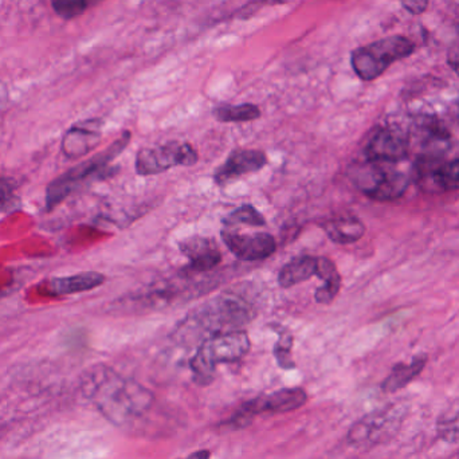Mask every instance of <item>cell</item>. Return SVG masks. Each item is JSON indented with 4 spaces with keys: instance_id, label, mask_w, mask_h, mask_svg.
Returning <instances> with one entry per match:
<instances>
[{
    "instance_id": "obj_1",
    "label": "cell",
    "mask_w": 459,
    "mask_h": 459,
    "mask_svg": "<svg viewBox=\"0 0 459 459\" xmlns=\"http://www.w3.org/2000/svg\"><path fill=\"white\" fill-rule=\"evenodd\" d=\"M86 396L115 425L143 417L153 403L150 390L107 367L93 369L83 383Z\"/></svg>"
},
{
    "instance_id": "obj_2",
    "label": "cell",
    "mask_w": 459,
    "mask_h": 459,
    "mask_svg": "<svg viewBox=\"0 0 459 459\" xmlns=\"http://www.w3.org/2000/svg\"><path fill=\"white\" fill-rule=\"evenodd\" d=\"M254 317L255 310L253 305L243 297L221 294L194 309L178 328V337L185 342H204L217 334L240 331Z\"/></svg>"
},
{
    "instance_id": "obj_3",
    "label": "cell",
    "mask_w": 459,
    "mask_h": 459,
    "mask_svg": "<svg viewBox=\"0 0 459 459\" xmlns=\"http://www.w3.org/2000/svg\"><path fill=\"white\" fill-rule=\"evenodd\" d=\"M251 342L245 331L228 332L209 337L199 345L198 352L190 361L194 380L207 385L214 380L218 364L235 363L245 358Z\"/></svg>"
},
{
    "instance_id": "obj_4",
    "label": "cell",
    "mask_w": 459,
    "mask_h": 459,
    "mask_svg": "<svg viewBox=\"0 0 459 459\" xmlns=\"http://www.w3.org/2000/svg\"><path fill=\"white\" fill-rule=\"evenodd\" d=\"M414 51V43L401 35L385 38L356 48L352 53L353 70L363 81H374L391 65L406 58Z\"/></svg>"
},
{
    "instance_id": "obj_5",
    "label": "cell",
    "mask_w": 459,
    "mask_h": 459,
    "mask_svg": "<svg viewBox=\"0 0 459 459\" xmlns=\"http://www.w3.org/2000/svg\"><path fill=\"white\" fill-rule=\"evenodd\" d=\"M350 175L353 185L375 201H395L409 188V177L394 169V164L366 160L353 166Z\"/></svg>"
},
{
    "instance_id": "obj_6",
    "label": "cell",
    "mask_w": 459,
    "mask_h": 459,
    "mask_svg": "<svg viewBox=\"0 0 459 459\" xmlns=\"http://www.w3.org/2000/svg\"><path fill=\"white\" fill-rule=\"evenodd\" d=\"M129 142H131V134L124 132L120 139L116 140L107 150L53 180L46 190V209L53 210L54 207L58 206L83 180L89 179L91 175L101 171L110 161L115 160L128 147Z\"/></svg>"
},
{
    "instance_id": "obj_7",
    "label": "cell",
    "mask_w": 459,
    "mask_h": 459,
    "mask_svg": "<svg viewBox=\"0 0 459 459\" xmlns=\"http://www.w3.org/2000/svg\"><path fill=\"white\" fill-rule=\"evenodd\" d=\"M407 406L393 403L369 412L359 420L348 433V442L355 447H372L393 438L403 425Z\"/></svg>"
},
{
    "instance_id": "obj_8",
    "label": "cell",
    "mask_w": 459,
    "mask_h": 459,
    "mask_svg": "<svg viewBox=\"0 0 459 459\" xmlns=\"http://www.w3.org/2000/svg\"><path fill=\"white\" fill-rule=\"evenodd\" d=\"M307 396L302 388H283V390L275 391L270 395L258 396L251 399L239 407L228 422L223 425L237 430V429L245 428L250 425L254 418L261 414H281V412L294 411L304 406Z\"/></svg>"
},
{
    "instance_id": "obj_9",
    "label": "cell",
    "mask_w": 459,
    "mask_h": 459,
    "mask_svg": "<svg viewBox=\"0 0 459 459\" xmlns=\"http://www.w3.org/2000/svg\"><path fill=\"white\" fill-rule=\"evenodd\" d=\"M198 152L188 143L171 142L156 147H145L137 152L136 172L142 177L163 174L177 166L193 167Z\"/></svg>"
},
{
    "instance_id": "obj_10",
    "label": "cell",
    "mask_w": 459,
    "mask_h": 459,
    "mask_svg": "<svg viewBox=\"0 0 459 459\" xmlns=\"http://www.w3.org/2000/svg\"><path fill=\"white\" fill-rule=\"evenodd\" d=\"M410 137L399 126L377 129L366 147V159L375 163L395 164L409 155Z\"/></svg>"
},
{
    "instance_id": "obj_11",
    "label": "cell",
    "mask_w": 459,
    "mask_h": 459,
    "mask_svg": "<svg viewBox=\"0 0 459 459\" xmlns=\"http://www.w3.org/2000/svg\"><path fill=\"white\" fill-rule=\"evenodd\" d=\"M222 239L230 251L240 261L255 262L269 258L277 250V242L267 232L239 234L230 229L223 230Z\"/></svg>"
},
{
    "instance_id": "obj_12",
    "label": "cell",
    "mask_w": 459,
    "mask_h": 459,
    "mask_svg": "<svg viewBox=\"0 0 459 459\" xmlns=\"http://www.w3.org/2000/svg\"><path fill=\"white\" fill-rule=\"evenodd\" d=\"M266 164L267 156L264 151L239 148L232 151L228 160L217 169L214 175L215 183L221 187H225L238 178L261 171Z\"/></svg>"
},
{
    "instance_id": "obj_13",
    "label": "cell",
    "mask_w": 459,
    "mask_h": 459,
    "mask_svg": "<svg viewBox=\"0 0 459 459\" xmlns=\"http://www.w3.org/2000/svg\"><path fill=\"white\" fill-rule=\"evenodd\" d=\"M179 248L190 261V272H210L222 261V254L212 238L190 237L179 243Z\"/></svg>"
},
{
    "instance_id": "obj_14",
    "label": "cell",
    "mask_w": 459,
    "mask_h": 459,
    "mask_svg": "<svg viewBox=\"0 0 459 459\" xmlns=\"http://www.w3.org/2000/svg\"><path fill=\"white\" fill-rule=\"evenodd\" d=\"M104 282L105 275L101 273L85 272L67 277L51 278L46 289L51 296H70L93 290Z\"/></svg>"
},
{
    "instance_id": "obj_15",
    "label": "cell",
    "mask_w": 459,
    "mask_h": 459,
    "mask_svg": "<svg viewBox=\"0 0 459 459\" xmlns=\"http://www.w3.org/2000/svg\"><path fill=\"white\" fill-rule=\"evenodd\" d=\"M99 121H86L73 126L62 143V150L69 158L88 153L100 137Z\"/></svg>"
},
{
    "instance_id": "obj_16",
    "label": "cell",
    "mask_w": 459,
    "mask_h": 459,
    "mask_svg": "<svg viewBox=\"0 0 459 459\" xmlns=\"http://www.w3.org/2000/svg\"><path fill=\"white\" fill-rule=\"evenodd\" d=\"M428 364L426 356H415L412 360L399 363L394 367L385 382L382 383V391L385 394L398 393L414 382Z\"/></svg>"
},
{
    "instance_id": "obj_17",
    "label": "cell",
    "mask_w": 459,
    "mask_h": 459,
    "mask_svg": "<svg viewBox=\"0 0 459 459\" xmlns=\"http://www.w3.org/2000/svg\"><path fill=\"white\" fill-rule=\"evenodd\" d=\"M318 256L299 255L291 259L281 269L278 283L281 288H291L317 275Z\"/></svg>"
},
{
    "instance_id": "obj_18",
    "label": "cell",
    "mask_w": 459,
    "mask_h": 459,
    "mask_svg": "<svg viewBox=\"0 0 459 459\" xmlns=\"http://www.w3.org/2000/svg\"><path fill=\"white\" fill-rule=\"evenodd\" d=\"M329 239L339 245L358 242L366 234V226L355 217H340L328 220L321 225Z\"/></svg>"
},
{
    "instance_id": "obj_19",
    "label": "cell",
    "mask_w": 459,
    "mask_h": 459,
    "mask_svg": "<svg viewBox=\"0 0 459 459\" xmlns=\"http://www.w3.org/2000/svg\"><path fill=\"white\" fill-rule=\"evenodd\" d=\"M316 277L320 278L324 282L323 286L316 289V301L318 304H331L342 289V275L336 264L326 256H318V270Z\"/></svg>"
},
{
    "instance_id": "obj_20",
    "label": "cell",
    "mask_w": 459,
    "mask_h": 459,
    "mask_svg": "<svg viewBox=\"0 0 459 459\" xmlns=\"http://www.w3.org/2000/svg\"><path fill=\"white\" fill-rule=\"evenodd\" d=\"M214 116L221 123H247L258 120L261 110L254 104L220 105L215 108Z\"/></svg>"
},
{
    "instance_id": "obj_21",
    "label": "cell",
    "mask_w": 459,
    "mask_h": 459,
    "mask_svg": "<svg viewBox=\"0 0 459 459\" xmlns=\"http://www.w3.org/2000/svg\"><path fill=\"white\" fill-rule=\"evenodd\" d=\"M430 178L438 190H459V159L433 167L430 169Z\"/></svg>"
},
{
    "instance_id": "obj_22",
    "label": "cell",
    "mask_w": 459,
    "mask_h": 459,
    "mask_svg": "<svg viewBox=\"0 0 459 459\" xmlns=\"http://www.w3.org/2000/svg\"><path fill=\"white\" fill-rule=\"evenodd\" d=\"M272 329L277 332L278 339L277 344H275L274 353L275 360H277L278 366L282 369H293L296 368V363L293 360V355H291V350H293L294 336L290 333L288 328L285 326L277 325L273 324Z\"/></svg>"
},
{
    "instance_id": "obj_23",
    "label": "cell",
    "mask_w": 459,
    "mask_h": 459,
    "mask_svg": "<svg viewBox=\"0 0 459 459\" xmlns=\"http://www.w3.org/2000/svg\"><path fill=\"white\" fill-rule=\"evenodd\" d=\"M223 223H225L228 228L238 225L262 228V226L266 225V221H264V215H262L255 207L251 206V204H245V206H240L238 207L237 210H234V212L223 221Z\"/></svg>"
},
{
    "instance_id": "obj_24",
    "label": "cell",
    "mask_w": 459,
    "mask_h": 459,
    "mask_svg": "<svg viewBox=\"0 0 459 459\" xmlns=\"http://www.w3.org/2000/svg\"><path fill=\"white\" fill-rule=\"evenodd\" d=\"M437 433L442 441L459 444V409L439 420Z\"/></svg>"
},
{
    "instance_id": "obj_25",
    "label": "cell",
    "mask_w": 459,
    "mask_h": 459,
    "mask_svg": "<svg viewBox=\"0 0 459 459\" xmlns=\"http://www.w3.org/2000/svg\"><path fill=\"white\" fill-rule=\"evenodd\" d=\"M51 5L59 18L70 21L83 13L88 4L86 0H51Z\"/></svg>"
},
{
    "instance_id": "obj_26",
    "label": "cell",
    "mask_w": 459,
    "mask_h": 459,
    "mask_svg": "<svg viewBox=\"0 0 459 459\" xmlns=\"http://www.w3.org/2000/svg\"><path fill=\"white\" fill-rule=\"evenodd\" d=\"M449 65L453 67L455 73L459 75V29L457 34H455V39H453L452 45L449 48Z\"/></svg>"
},
{
    "instance_id": "obj_27",
    "label": "cell",
    "mask_w": 459,
    "mask_h": 459,
    "mask_svg": "<svg viewBox=\"0 0 459 459\" xmlns=\"http://www.w3.org/2000/svg\"><path fill=\"white\" fill-rule=\"evenodd\" d=\"M13 195V185L7 178L0 177V206Z\"/></svg>"
},
{
    "instance_id": "obj_28",
    "label": "cell",
    "mask_w": 459,
    "mask_h": 459,
    "mask_svg": "<svg viewBox=\"0 0 459 459\" xmlns=\"http://www.w3.org/2000/svg\"><path fill=\"white\" fill-rule=\"evenodd\" d=\"M404 7L414 13H420L428 7L429 0H402Z\"/></svg>"
},
{
    "instance_id": "obj_29",
    "label": "cell",
    "mask_w": 459,
    "mask_h": 459,
    "mask_svg": "<svg viewBox=\"0 0 459 459\" xmlns=\"http://www.w3.org/2000/svg\"><path fill=\"white\" fill-rule=\"evenodd\" d=\"M210 452L209 450H201V452L194 453L190 457L185 459H210Z\"/></svg>"
}]
</instances>
